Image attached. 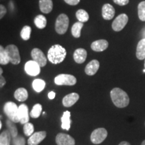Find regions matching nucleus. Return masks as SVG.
Segmentation results:
<instances>
[{"instance_id": "f257e3e1", "label": "nucleus", "mask_w": 145, "mask_h": 145, "mask_svg": "<svg viewBox=\"0 0 145 145\" xmlns=\"http://www.w3.org/2000/svg\"><path fill=\"white\" fill-rule=\"evenodd\" d=\"M110 97L113 104L117 108H124L128 106L130 98L126 91L122 89L115 88L110 91Z\"/></svg>"}, {"instance_id": "f03ea898", "label": "nucleus", "mask_w": 145, "mask_h": 145, "mask_svg": "<svg viewBox=\"0 0 145 145\" xmlns=\"http://www.w3.org/2000/svg\"><path fill=\"white\" fill-rule=\"evenodd\" d=\"M67 56L66 49L60 44H54L49 48L47 58L50 63L57 65L62 63Z\"/></svg>"}, {"instance_id": "7ed1b4c3", "label": "nucleus", "mask_w": 145, "mask_h": 145, "mask_svg": "<svg viewBox=\"0 0 145 145\" xmlns=\"http://www.w3.org/2000/svg\"><path fill=\"white\" fill-rule=\"evenodd\" d=\"M3 112L8 118L14 122H20L19 108L14 102L8 101L3 106Z\"/></svg>"}, {"instance_id": "20e7f679", "label": "nucleus", "mask_w": 145, "mask_h": 145, "mask_svg": "<svg viewBox=\"0 0 145 145\" xmlns=\"http://www.w3.org/2000/svg\"><path fill=\"white\" fill-rule=\"evenodd\" d=\"M69 19L67 15L61 14L58 16L55 22V31L59 34H64L67 31Z\"/></svg>"}, {"instance_id": "39448f33", "label": "nucleus", "mask_w": 145, "mask_h": 145, "mask_svg": "<svg viewBox=\"0 0 145 145\" xmlns=\"http://www.w3.org/2000/svg\"><path fill=\"white\" fill-rule=\"evenodd\" d=\"M77 79L70 74H60L54 78V83L57 86H72L76 84Z\"/></svg>"}, {"instance_id": "423d86ee", "label": "nucleus", "mask_w": 145, "mask_h": 145, "mask_svg": "<svg viewBox=\"0 0 145 145\" xmlns=\"http://www.w3.org/2000/svg\"><path fill=\"white\" fill-rule=\"evenodd\" d=\"M108 137V131L104 128H99L94 130L91 134L90 140L94 144H101Z\"/></svg>"}, {"instance_id": "0eeeda50", "label": "nucleus", "mask_w": 145, "mask_h": 145, "mask_svg": "<svg viewBox=\"0 0 145 145\" xmlns=\"http://www.w3.org/2000/svg\"><path fill=\"white\" fill-rule=\"evenodd\" d=\"M5 50L8 54L10 63L13 65H18L21 61L18 48L14 44L8 45L5 47Z\"/></svg>"}, {"instance_id": "6e6552de", "label": "nucleus", "mask_w": 145, "mask_h": 145, "mask_svg": "<svg viewBox=\"0 0 145 145\" xmlns=\"http://www.w3.org/2000/svg\"><path fill=\"white\" fill-rule=\"evenodd\" d=\"M128 22V17L126 14H120L112 22V28L115 32H120L124 29Z\"/></svg>"}, {"instance_id": "1a4fd4ad", "label": "nucleus", "mask_w": 145, "mask_h": 145, "mask_svg": "<svg viewBox=\"0 0 145 145\" xmlns=\"http://www.w3.org/2000/svg\"><path fill=\"white\" fill-rule=\"evenodd\" d=\"M31 57L33 61H36L41 67H43L46 65L47 59L44 55V52L40 49L37 48H34L31 51Z\"/></svg>"}, {"instance_id": "9d476101", "label": "nucleus", "mask_w": 145, "mask_h": 145, "mask_svg": "<svg viewBox=\"0 0 145 145\" xmlns=\"http://www.w3.org/2000/svg\"><path fill=\"white\" fill-rule=\"evenodd\" d=\"M41 67L36 61H29L24 65L25 72L30 76H37L40 72Z\"/></svg>"}, {"instance_id": "9b49d317", "label": "nucleus", "mask_w": 145, "mask_h": 145, "mask_svg": "<svg viewBox=\"0 0 145 145\" xmlns=\"http://www.w3.org/2000/svg\"><path fill=\"white\" fill-rule=\"evenodd\" d=\"M57 145H75V139L71 136L65 133H59L56 137Z\"/></svg>"}, {"instance_id": "f8f14e48", "label": "nucleus", "mask_w": 145, "mask_h": 145, "mask_svg": "<svg viewBox=\"0 0 145 145\" xmlns=\"http://www.w3.org/2000/svg\"><path fill=\"white\" fill-rule=\"evenodd\" d=\"M46 137V132L45 131H39L34 132L29 137L28 140V145H38Z\"/></svg>"}, {"instance_id": "ddd939ff", "label": "nucleus", "mask_w": 145, "mask_h": 145, "mask_svg": "<svg viewBox=\"0 0 145 145\" xmlns=\"http://www.w3.org/2000/svg\"><path fill=\"white\" fill-rule=\"evenodd\" d=\"M102 17L106 20H110L115 16V9L110 3H106L101 9Z\"/></svg>"}, {"instance_id": "4468645a", "label": "nucleus", "mask_w": 145, "mask_h": 145, "mask_svg": "<svg viewBox=\"0 0 145 145\" xmlns=\"http://www.w3.org/2000/svg\"><path fill=\"white\" fill-rule=\"evenodd\" d=\"M79 99V95L77 93H71L65 95L63 99V105L66 108L73 106Z\"/></svg>"}, {"instance_id": "2eb2a0df", "label": "nucleus", "mask_w": 145, "mask_h": 145, "mask_svg": "<svg viewBox=\"0 0 145 145\" xmlns=\"http://www.w3.org/2000/svg\"><path fill=\"white\" fill-rule=\"evenodd\" d=\"M19 108V117L20 122L22 124H25L27 122H29V110L28 107L25 104H21L18 107Z\"/></svg>"}, {"instance_id": "dca6fc26", "label": "nucleus", "mask_w": 145, "mask_h": 145, "mask_svg": "<svg viewBox=\"0 0 145 145\" xmlns=\"http://www.w3.org/2000/svg\"><path fill=\"white\" fill-rule=\"evenodd\" d=\"M109 46L108 42L106 40L101 39L93 42L91 44V48L95 52H102L106 50Z\"/></svg>"}, {"instance_id": "f3484780", "label": "nucleus", "mask_w": 145, "mask_h": 145, "mask_svg": "<svg viewBox=\"0 0 145 145\" xmlns=\"http://www.w3.org/2000/svg\"><path fill=\"white\" fill-rule=\"evenodd\" d=\"M99 68V62L97 60L94 59L91 61L85 68V72L88 75H94L97 72Z\"/></svg>"}, {"instance_id": "a211bd4d", "label": "nucleus", "mask_w": 145, "mask_h": 145, "mask_svg": "<svg viewBox=\"0 0 145 145\" xmlns=\"http://www.w3.org/2000/svg\"><path fill=\"white\" fill-rule=\"evenodd\" d=\"M87 56H88V52L86 49L82 48H77L73 53L74 61L78 64H82L86 61Z\"/></svg>"}, {"instance_id": "6ab92c4d", "label": "nucleus", "mask_w": 145, "mask_h": 145, "mask_svg": "<svg viewBox=\"0 0 145 145\" xmlns=\"http://www.w3.org/2000/svg\"><path fill=\"white\" fill-rule=\"evenodd\" d=\"M39 8L42 13L49 14L53 8L52 0H39Z\"/></svg>"}, {"instance_id": "aec40b11", "label": "nucleus", "mask_w": 145, "mask_h": 145, "mask_svg": "<svg viewBox=\"0 0 145 145\" xmlns=\"http://www.w3.org/2000/svg\"><path fill=\"white\" fill-rule=\"evenodd\" d=\"M136 56L139 60L145 59V39H141L138 43Z\"/></svg>"}, {"instance_id": "412c9836", "label": "nucleus", "mask_w": 145, "mask_h": 145, "mask_svg": "<svg viewBox=\"0 0 145 145\" xmlns=\"http://www.w3.org/2000/svg\"><path fill=\"white\" fill-rule=\"evenodd\" d=\"M14 97L19 101H25L28 97V91L24 88H18L14 92Z\"/></svg>"}, {"instance_id": "4be33fe9", "label": "nucleus", "mask_w": 145, "mask_h": 145, "mask_svg": "<svg viewBox=\"0 0 145 145\" xmlns=\"http://www.w3.org/2000/svg\"><path fill=\"white\" fill-rule=\"evenodd\" d=\"M61 128L66 130H69L71 128V112L69 111H65L61 117Z\"/></svg>"}, {"instance_id": "5701e85b", "label": "nucleus", "mask_w": 145, "mask_h": 145, "mask_svg": "<svg viewBox=\"0 0 145 145\" xmlns=\"http://www.w3.org/2000/svg\"><path fill=\"white\" fill-rule=\"evenodd\" d=\"M83 27V23L80 22H75L72 25L71 28V34L76 39H78L81 36V30H82Z\"/></svg>"}, {"instance_id": "b1692460", "label": "nucleus", "mask_w": 145, "mask_h": 145, "mask_svg": "<svg viewBox=\"0 0 145 145\" xmlns=\"http://www.w3.org/2000/svg\"><path fill=\"white\" fill-rule=\"evenodd\" d=\"M15 122H14L13 121H12L10 119H8L6 120V126L8 128V130L10 132L11 137L12 138H15L18 136V132L17 127H16V124H14Z\"/></svg>"}, {"instance_id": "393cba45", "label": "nucleus", "mask_w": 145, "mask_h": 145, "mask_svg": "<svg viewBox=\"0 0 145 145\" xmlns=\"http://www.w3.org/2000/svg\"><path fill=\"white\" fill-rule=\"evenodd\" d=\"M34 24L39 29H43L46 26V18L43 15H38L34 18Z\"/></svg>"}, {"instance_id": "a878e982", "label": "nucleus", "mask_w": 145, "mask_h": 145, "mask_svg": "<svg viewBox=\"0 0 145 145\" xmlns=\"http://www.w3.org/2000/svg\"><path fill=\"white\" fill-rule=\"evenodd\" d=\"M11 135L8 130H3L0 135V145H10Z\"/></svg>"}, {"instance_id": "bb28decb", "label": "nucleus", "mask_w": 145, "mask_h": 145, "mask_svg": "<svg viewBox=\"0 0 145 145\" xmlns=\"http://www.w3.org/2000/svg\"><path fill=\"white\" fill-rule=\"evenodd\" d=\"M45 86H46V83L44 80L40 79H34L32 82V88L34 91L38 93L41 92L44 89Z\"/></svg>"}, {"instance_id": "cd10ccee", "label": "nucleus", "mask_w": 145, "mask_h": 145, "mask_svg": "<svg viewBox=\"0 0 145 145\" xmlns=\"http://www.w3.org/2000/svg\"><path fill=\"white\" fill-rule=\"evenodd\" d=\"M76 18H77L79 22L84 23L89 20V14L86 10L80 9V10H77V12H76Z\"/></svg>"}, {"instance_id": "c85d7f7f", "label": "nucleus", "mask_w": 145, "mask_h": 145, "mask_svg": "<svg viewBox=\"0 0 145 145\" xmlns=\"http://www.w3.org/2000/svg\"><path fill=\"white\" fill-rule=\"evenodd\" d=\"M10 62V59H9L8 54L5 50V48L1 45L0 46V64L5 65Z\"/></svg>"}, {"instance_id": "c756f323", "label": "nucleus", "mask_w": 145, "mask_h": 145, "mask_svg": "<svg viewBox=\"0 0 145 145\" xmlns=\"http://www.w3.org/2000/svg\"><path fill=\"white\" fill-rule=\"evenodd\" d=\"M42 110V106L41 104H35L30 112V117H32V118H38L40 116Z\"/></svg>"}, {"instance_id": "7c9ffc66", "label": "nucleus", "mask_w": 145, "mask_h": 145, "mask_svg": "<svg viewBox=\"0 0 145 145\" xmlns=\"http://www.w3.org/2000/svg\"><path fill=\"white\" fill-rule=\"evenodd\" d=\"M32 29L30 26H24L20 32V36L24 40H28L31 35Z\"/></svg>"}, {"instance_id": "2f4dec72", "label": "nucleus", "mask_w": 145, "mask_h": 145, "mask_svg": "<svg viewBox=\"0 0 145 145\" xmlns=\"http://www.w3.org/2000/svg\"><path fill=\"white\" fill-rule=\"evenodd\" d=\"M138 15L141 21L145 22V1H141L138 5Z\"/></svg>"}, {"instance_id": "473e14b6", "label": "nucleus", "mask_w": 145, "mask_h": 145, "mask_svg": "<svg viewBox=\"0 0 145 145\" xmlns=\"http://www.w3.org/2000/svg\"><path fill=\"white\" fill-rule=\"evenodd\" d=\"M23 131L25 135L27 136V137H30V136L34 134V125L30 122H27L26 124H24Z\"/></svg>"}, {"instance_id": "72a5a7b5", "label": "nucleus", "mask_w": 145, "mask_h": 145, "mask_svg": "<svg viewBox=\"0 0 145 145\" xmlns=\"http://www.w3.org/2000/svg\"><path fill=\"white\" fill-rule=\"evenodd\" d=\"M13 145H25L26 141H25L24 138L21 137V136H17V137L13 138Z\"/></svg>"}, {"instance_id": "f704fd0d", "label": "nucleus", "mask_w": 145, "mask_h": 145, "mask_svg": "<svg viewBox=\"0 0 145 145\" xmlns=\"http://www.w3.org/2000/svg\"><path fill=\"white\" fill-rule=\"evenodd\" d=\"M6 14H7V9L5 8L4 5L1 4L0 5V18L2 19Z\"/></svg>"}, {"instance_id": "c9c22d12", "label": "nucleus", "mask_w": 145, "mask_h": 145, "mask_svg": "<svg viewBox=\"0 0 145 145\" xmlns=\"http://www.w3.org/2000/svg\"><path fill=\"white\" fill-rule=\"evenodd\" d=\"M113 1L116 4L121 5V6H124L129 3V0H113Z\"/></svg>"}, {"instance_id": "e433bc0d", "label": "nucleus", "mask_w": 145, "mask_h": 145, "mask_svg": "<svg viewBox=\"0 0 145 145\" xmlns=\"http://www.w3.org/2000/svg\"><path fill=\"white\" fill-rule=\"evenodd\" d=\"M65 3L70 5H76L80 2V0H64Z\"/></svg>"}, {"instance_id": "4c0bfd02", "label": "nucleus", "mask_w": 145, "mask_h": 145, "mask_svg": "<svg viewBox=\"0 0 145 145\" xmlns=\"http://www.w3.org/2000/svg\"><path fill=\"white\" fill-rule=\"evenodd\" d=\"M6 83V81H5V78L3 77L2 75H0V87L3 88Z\"/></svg>"}, {"instance_id": "58836bf2", "label": "nucleus", "mask_w": 145, "mask_h": 145, "mask_svg": "<svg viewBox=\"0 0 145 145\" xmlns=\"http://www.w3.org/2000/svg\"><path fill=\"white\" fill-rule=\"evenodd\" d=\"M55 95H56V93H54V91H50L48 94V97L50 99H54V97H55Z\"/></svg>"}, {"instance_id": "ea45409f", "label": "nucleus", "mask_w": 145, "mask_h": 145, "mask_svg": "<svg viewBox=\"0 0 145 145\" xmlns=\"http://www.w3.org/2000/svg\"><path fill=\"white\" fill-rule=\"evenodd\" d=\"M118 145H131L128 142H126V141H122Z\"/></svg>"}, {"instance_id": "a19ab883", "label": "nucleus", "mask_w": 145, "mask_h": 145, "mask_svg": "<svg viewBox=\"0 0 145 145\" xmlns=\"http://www.w3.org/2000/svg\"><path fill=\"white\" fill-rule=\"evenodd\" d=\"M142 35L144 36V39H145V28H144V30H142Z\"/></svg>"}, {"instance_id": "79ce46f5", "label": "nucleus", "mask_w": 145, "mask_h": 145, "mask_svg": "<svg viewBox=\"0 0 145 145\" xmlns=\"http://www.w3.org/2000/svg\"><path fill=\"white\" fill-rule=\"evenodd\" d=\"M3 73V69L1 68H0V75H2Z\"/></svg>"}, {"instance_id": "37998d69", "label": "nucleus", "mask_w": 145, "mask_h": 145, "mask_svg": "<svg viewBox=\"0 0 145 145\" xmlns=\"http://www.w3.org/2000/svg\"><path fill=\"white\" fill-rule=\"evenodd\" d=\"M0 128H2V122H0Z\"/></svg>"}, {"instance_id": "c03bdc74", "label": "nucleus", "mask_w": 145, "mask_h": 145, "mask_svg": "<svg viewBox=\"0 0 145 145\" xmlns=\"http://www.w3.org/2000/svg\"><path fill=\"white\" fill-rule=\"evenodd\" d=\"M141 145H145V140L144 141H142V142L141 143Z\"/></svg>"}, {"instance_id": "a18cd8bd", "label": "nucleus", "mask_w": 145, "mask_h": 145, "mask_svg": "<svg viewBox=\"0 0 145 145\" xmlns=\"http://www.w3.org/2000/svg\"><path fill=\"white\" fill-rule=\"evenodd\" d=\"M143 72H144V73H145V69L144 70H143Z\"/></svg>"}, {"instance_id": "49530a36", "label": "nucleus", "mask_w": 145, "mask_h": 145, "mask_svg": "<svg viewBox=\"0 0 145 145\" xmlns=\"http://www.w3.org/2000/svg\"><path fill=\"white\" fill-rule=\"evenodd\" d=\"M144 69H145V61H144Z\"/></svg>"}]
</instances>
